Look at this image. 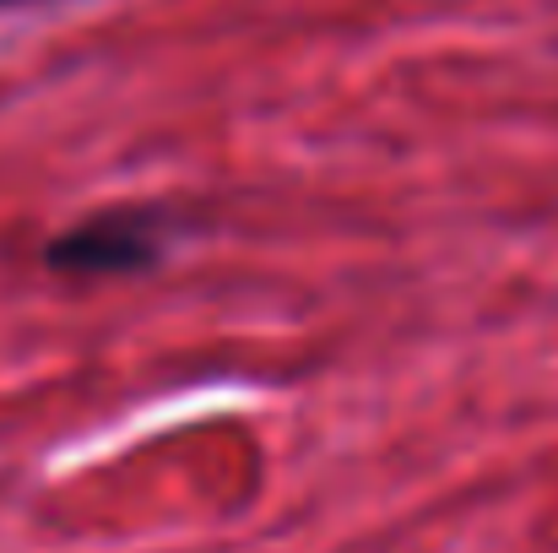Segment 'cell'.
I'll list each match as a JSON object with an SVG mask.
<instances>
[{"label":"cell","instance_id":"6da1fadb","mask_svg":"<svg viewBox=\"0 0 558 553\" xmlns=\"http://www.w3.org/2000/svg\"><path fill=\"white\" fill-rule=\"evenodd\" d=\"M169 244H174V223L163 212L114 206L54 233L44 244V261L65 277H131V272L158 266Z\"/></svg>","mask_w":558,"mask_h":553},{"label":"cell","instance_id":"7a4b0ae2","mask_svg":"<svg viewBox=\"0 0 558 553\" xmlns=\"http://www.w3.org/2000/svg\"><path fill=\"white\" fill-rule=\"evenodd\" d=\"M0 5H27V0H0Z\"/></svg>","mask_w":558,"mask_h":553}]
</instances>
